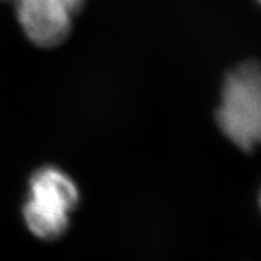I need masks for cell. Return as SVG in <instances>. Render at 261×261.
<instances>
[{
  "label": "cell",
  "mask_w": 261,
  "mask_h": 261,
  "mask_svg": "<svg viewBox=\"0 0 261 261\" xmlns=\"http://www.w3.org/2000/svg\"><path fill=\"white\" fill-rule=\"evenodd\" d=\"M79 203V191L60 169L44 167L30 180V197L23 216L31 233L43 240H55L69 225V213Z\"/></svg>",
  "instance_id": "obj_2"
},
{
  "label": "cell",
  "mask_w": 261,
  "mask_h": 261,
  "mask_svg": "<svg viewBox=\"0 0 261 261\" xmlns=\"http://www.w3.org/2000/svg\"><path fill=\"white\" fill-rule=\"evenodd\" d=\"M223 134L234 145L252 152L261 135V76L257 62H245L227 76L216 114Z\"/></svg>",
  "instance_id": "obj_1"
},
{
  "label": "cell",
  "mask_w": 261,
  "mask_h": 261,
  "mask_svg": "<svg viewBox=\"0 0 261 261\" xmlns=\"http://www.w3.org/2000/svg\"><path fill=\"white\" fill-rule=\"evenodd\" d=\"M17 20L27 38L40 48L67 40L84 0H15Z\"/></svg>",
  "instance_id": "obj_3"
}]
</instances>
